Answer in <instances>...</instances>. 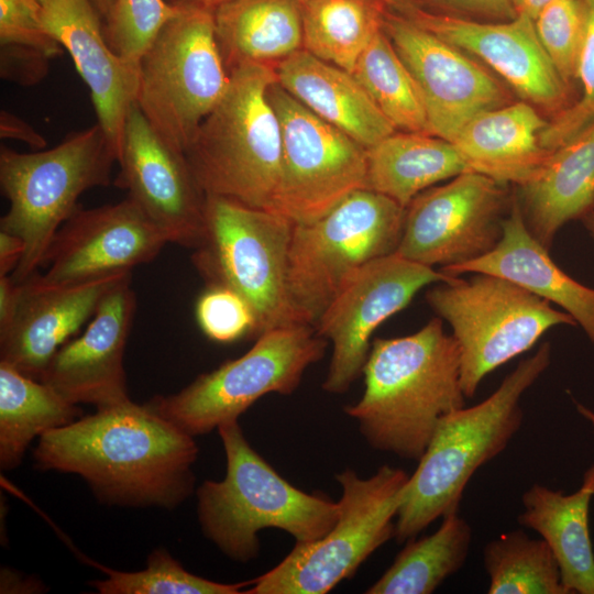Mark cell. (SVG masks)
Instances as JSON below:
<instances>
[{"mask_svg":"<svg viewBox=\"0 0 594 594\" xmlns=\"http://www.w3.org/2000/svg\"><path fill=\"white\" fill-rule=\"evenodd\" d=\"M227 470L197 490V515L207 539L228 558L246 563L260 552L258 531L282 529L296 542L322 538L336 524L339 501L307 493L283 479L248 442L238 420L218 427Z\"/></svg>","mask_w":594,"mask_h":594,"instance_id":"cell-4","label":"cell"},{"mask_svg":"<svg viewBox=\"0 0 594 594\" xmlns=\"http://www.w3.org/2000/svg\"><path fill=\"white\" fill-rule=\"evenodd\" d=\"M25 252L21 238L0 231V276L11 275L18 267Z\"/></svg>","mask_w":594,"mask_h":594,"instance_id":"cell-44","label":"cell"},{"mask_svg":"<svg viewBox=\"0 0 594 594\" xmlns=\"http://www.w3.org/2000/svg\"><path fill=\"white\" fill-rule=\"evenodd\" d=\"M581 220L591 240L594 243V209L587 212Z\"/></svg>","mask_w":594,"mask_h":594,"instance_id":"cell-49","label":"cell"},{"mask_svg":"<svg viewBox=\"0 0 594 594\" xmlns=\"http://www.w3.org/2000/svg\"><path fill=\"white\" fill-rule=\"evenodd\" d=\"M167 243L128 196L112 205L78 207L52 239L41 276L52 284H75L131 272L153 261Z\"/></svg>","mask_w":594,"mask_h":594,"instance_id":"cell-18","label":"cell"},{"mask_svg":"<svg viewBox=\"0 0 594 594\" xmlns=\"http://www.w3.org/2000/svg\"><path fill=\"white\" fill-rule=\"evenodd\" d=\"M0 45L33 47L52 58L64 50L45 29L38 0H0Z\"/></svg>","mask_w":594,"mask_h":594,"instance_id":"cell-40","label":"cell"},{"mask_svg":"<svg viewBox=\"0 0 594 594\" xmlns=\"http://www.w3.org/2000/svg\"><path fill=\"white\" fill-rule=\"evenodd\" d=\"M472 527L459 510L442 517L431 535L409 539L367 594H431L464 564Z\"/></svg>","mask_w":594,"mask_h":594,"instance_id":"cell-31","label":"cell"},{"mask_svg":"<svg viewBox=\"0 0 594 594\" xmlns=\"http://www.w3.org/2000/svg\"><path fill=\"white\" fill-rule=\"evenodd\" d=\"M116 162L118 154L98 123L41 152L1 146L0 186L9 209L0 219V231L25 244L10 275L15 283L38 272L55 233L79 207L80 195L110 185Z\"/></svg>","mask_w":594,"mask_h":594,"instance_id":"cell-6","label":"cell"},{"mask_svg":"<svg viewBox=\"0 0 594 594\" xmlns=\"http://www.w3.org/2000/svg\"><path fill=\"white\" fill-rule=\"evenodd\" d=\"M551 362L543 342L521 360L486 399L441 419L418 461L395 519V539L416 538L438 518L459 510L474 473L502 453L522 425L520 400Z\"/></svg>","mask_w":594,"mask_h":594,"instance_id":"cell-3","label":"cell"},{"mask_svg":"<svg viewBox=\"0 0 594 594\" xmlns=\"http://www.w3.org/2000/svg\"><path fill=\"white\" fill-rule=\"evenodd\" d=\"M185 150L206 195L270 210L280 176L282 130L268 89L275 67L244 63Z\"/></svg>","mask_w":594,"mask_h":594,"instance_id":"cell-5","label":"cell"},{"mask_svg":"<svg viewBox=\"0 0 594 594\" xmlns=\"http://www.w3.org/2000/svg\"><path fill=\"white\" fill-rule=\"evenodd\" d=\"M196 319L201 331L220 343L255 333V317L250 305L238 293L221 286H207L197 300Z\"/></svg>","mask_w":594,"mask_h":594,"instance_id":"cell-39","label":"cell"},{"mask_svg":"<svg viewBox=\"0 0 594 594\" xmlns=\"http://www.w3.org/2000/svg\"><path fill=\"white\" fill-rule=\"evenodd\" d=\"M409 474L382 465L369 479L346 469L336 475L342 487L339 516L320 539L296 542L272 570L253 579L243 594H326L381 546L395 537V521Z\"/></svg>","mask_w":594,"mask_h":594,"instance_id":"cell-9","label":"cell"},{"mask_svg":"<svg viewBox=\"0 0 594 594\" xmlns=\"http://www.w3.org/2000/svg\"><path fill=\"white\" fill-rule=\"evenodd\" d=\"M352 74L396 130L430 134L418 85L384 30L361 54Z\"/></svg>","mask_w":594,"mask_h":594,"instance_id":"cell-33","label":"cell"},{"mask_svg":"<svg viewBox=\"0 0 594 594\" xmlns=\"http://www.w3.org/2000/svg\"><path fill=\"white\" fill-rule=\"evenodd\" d=\"M278 84L366 150L397 130L353 74L301 48L275 67Z\"/></svg>","mask_w":594,"mask_h":594,"instance_id":"cell-24","label":"cell"},{"mask_svg":"<svg viewBox=\"0 0 594 594\" xmlns=\"http://www.w3.org/2000/svg\"><path fill=\"white\" fill-rule=\"evenodd\" d=\"M451 276L486 273L504 277L560 307L594 345V288L569 276L528 230L516 195L496 246L480 258L440 268Z\"/></svg>","mask_w":594,"mask_h":594,"instance_id":"cell-23","label":"cell"},{"mask_svg":"<svg viewBox=\"0 0 594 594\" xmlns=\"http://www.w3.org/2000/svg\"><path fill=\"white\" fill-rule=\"evenodd\" d=\"M0 136L22 141L34 148L46 145V140L33 127L7 110L0 112Z\"/></svg>","mask_w":594,"mask_h":594,"instance_id":"cell-43","label":"cell"},{"mask_svg":"<svg viewBox=\"0 0 594 594\" xmlns=\"http://www.w3.org/2000/svg\"><path fill=\"white\" fill-rule=\"evenodd\" d=\"M215 23L228 72L244 63L276 67L302 48L300 0H229Z\"/></svg>","mask_w":594,"mask_h":594,"instance_id":"cell-28","label":"cell"},{"mask_svg":"<svg viewBox=\"0 0 594 594\" xmlns=\"http://www.w3.org/2000/svg\"><path fill=\"white\" fill-rule=\"evenodd\" d=\"M454 277L397 253L375 258L354 272L314 327L318 336L332 343L322 388L331 394L346 392L363 373L371 336L377 327L407 307L421 288Z\"/></svg>","mask_w":594,"mask_h":594,"instance_id":"cell-15","label":"cell"},{"mask_svg":"<svg viewBox=\"0 0 594 594\" xmlns=\"http://www.w3.org/2000/svg\"><path fill=\"white\" fill-rule=\"evenodd\" d=\"M18 297V284L10 275L0 276V329L4 328L14 311Z\"/></svg>","mask_w":594,"mask_h":594,"instance_id":"cell-45","label":"cell"},{"mask_svg":"<svg viewBox=\"0 0 594 594\" xmlns=\"http://www.w3.org/2000/svg\"><path fill=\"white\" fill-rule=\"evenodd\" d=\"M364 392L344 407L374 450L419 461L443 417L464 406L460 350L435 317L405 337L375 338Z\"/></svg>","mask_w":594,"mask_h":594,"instance_id":"cell-2","label":"cell"},{"mask_svg":"<svg viewBox=\"0 0 594 594\" xmlns=\"http://www.w3.org/2000/svg\"><path fill=\"white\" fill-rule=\"evenodd\" d=\"M33 455L41 470L81 476L101 503L174 509L194 491L198 447L148 403L129 399L47 431Z\"/></svg>","mask_w":594,"mask_h":594,"instance_id":"cell-1","label":"cell"},{"mask_svg":"<svg viewBox=\"0 0 594 594\" xmlns=\"http://www.w3.org/2000/svg\"><path fill=\"white\" fill-rule=\"evenodd\" d=\"M41 3L44 1V0H38Z\"/></svg>","mask_w":594,"mask_h":594,"instance_id":"cell-52","label":"cell"},{"mask_svg":"<svg viewBox=\"0 0 594 594\" xmlns=\"http://www.w3.org/2000/svg\"><path fill=\"white\" fill-rule=\"evenodd\" d=\"M471 170L453 143L414 132H394L366 150V189L403 208L432 185Z\"/></svg>","mask_w":594,"mask_h":594,"instance_id":"cell-29","label":"cell"},{"mask_svg":"<svg viewBox=\"0 0 594 594\" xmlns=\"http://www.w3.org/2000/svg\"><path fill=\"white\" fill-rule=\"evenodd\" d=\"M41 4L45 29L70 55L89 88L97 123L119 157L125 121L136 102L140 63L110 47L90 0H44Z\"/></svg>","mask_w":594,"mask_h":594,"instance_id":"cell-22","label":"cell"},{"mask_svg":"<svg viewBox=\"0 0 594 594\" xmlns=\"http://www.w3.org/2000/svg\"><path fill=\"white\" fill-rule=\"evenodd\" d=\"M512 199L505 184L463 172L409 202L395 253L440 268L480 258L499 242Z\"/></svg>","mask_w":594,"mask_h":594,"instance_id":"cell-14","label":"cell"},{"mask_svg":"<svg viewBox=\"0 0 594 594\" xmlns=\"http://www.w3.org/2000/svg\"><path fill=\"white\" fill-rule=\"evenodd\" d=\"M541 45L562 80L576 79L586 32L584 0H552L534 19Z\"/></svg>","mask_w":594,"mask_h":594,"instance_id":"cell-37","label":"cell"},{"mask_svg":"<svg viewBox=\"0 0 594 594\" xmlns=\"http://www.w3.org/2000/svg\"><path fill=\"white\" fill-rule=\"evenodd\" d=\"M294 222L240 201L207 195L201 239L191 263L207 286L238 293L265 331L304 323L287 287V257Z\"/></svg>","mask_w":594,"mask_h":594,"instance_id":"cell-7","label":"cell"},{"mask_svg":"<svg viewBox=\"0 0 594 594\" xmlns=\"http://www.w3.org/2000/svg\"><path fill=\"white\" fill-rule=\"evenodd\" d=\"M81 408L50 385L0 361V466H19L31 441L67 426Z\"/></svg>","mask_w":594,"mask_h":594,"instance_id":"cell-30","label":"cell"},{"mask_svg":"<svg viewBox=\"0 0 594 594\" xmlns=\"http://www.w3.org/2000/svg\"><path fill=\"white\" fill-rule=\"evenodd\" d=\"M552 0H510L517 14L535 19L539 11Z\"/></svg>","mask_w":594,"mask_h":594,"instance_id":"cell-46","label":"cell"},{"mask_svg":"<svg viewBox=\"0 0 594 594\" xmlns=\"http://www.w3.org/2000/svg\"><path fill=\"white\" fill-rule=\"evenodd\" d=\"M419 9L477 21H508L517 13L510 0H416Z\"/></svg>","mask_w":594,"mask_h":594,"instance_id":"cell-42","label":"cell"},{"mask_svg":"<svg viewBox=\"0 0 594 594\" xmlns=\"http://www.w3.org/2000/svg\"><path fill=\"white\" fill-rule=\"evenodd\" d=\"M328 341L312 326L263 332L242 356L199 375L178 393L147 402L161 416L195 437L238 418L261 397L293 394L305 371L320 361Z\"/></svg>","mask_w":594,"mask_h":594,"instance_id":"cell-12","label":"cell"},{"mask_svg":"<svg viewBox=\"0 0 594 594\" xmlns=\"http://www.w3.org/2000/svg\"><path fill=\"white\" fill-rule=\"evenodd\" d=\"M547 124L535 106L521 100L476 114L451 143L471 170L521 186L550 154L540 144Z\"/></svg>","mask_w":594,"mask_h":594,"instance_id":"cell-25","label":"cell"},{"mask_svg":"<svg viewBox=\"0 0 594 594\" xmlns=\"http://www.w3.org/2000/svg\"><path fill=\"white\" fill-rule=\"evenodd\" d=\"M594 497V464L571 494L534 484L521 496L517 521L532 529L551 549L568 594H594V551L590 504Z\"/></svg>","mask_w":594,"mask_h":594,"instance_id":"cell-27","label":"cell"},{"mask_svg":"<svg viewBox=\"0 0 594 594\" xmlns=\"http://www.w3.org/2000/svg\"><path fill=\"white\" fill-rule=\"evenodd\" d=\"M131 277L103 297L85 331L55 353L38 380L73 404L102 408L130 399L123 354L136 309Z\"/></svg>","mask_w":594,"mask_h":594,"instance_id":"cell-21","label":"cell"},{"mask_svg":"<svg viewBox=\"0 0 594 594\" xmlns=\"http://www.w3.org/2000/svg\"><path fill=\"white\" fill-rule=\"evenodd\" d=\"M405 208L360 189L321 218L294 223L287 257V287L300 320L315 327L345 280L364 264L395 253Z\"/></svg>","mask_w":594,"mask_h":594,"instance_id":"cell-8","label":"cell"},{"mask_svg":"<svg viewBox=\"0 0 594 594\" xmlns=\"http://www.w3.org/2000/svg\"><path fill=\"white\" fill-rule=\"evenodd\" d=\"M473 274L438 283L426 293L430 308L452 329L466 398L475 395L486 375L531 349L550 329L576 326L565 311L514 282Z\"/></svg>","mask_w":594,"mask_h":594,"instance_id":"cell-11","label":"cell"},{"mask_svg":"<svg viewBox=\"0 0 594 594\" xmlns=\"http://www.w3.org/2000/svg\"><path fill=\"white\" fill-rule=\"evenodd\" d=\"M229 84L215 11L180 4L140 59L136 105L162 139L185 152Z\"/></svg>","mask_w":594,"mask_h":594,"instance_id":"cell-10","label":"cell"},{"mask_svg":"<svg viewBox=\"0 0 594 594\" xmlns=\"http://www.w3.org/2000/svg\"><path fill=\"white\" fill-rule=\"evenodd\" d=\"M173 4H193L215 11L229 0H167Z\"/></svg>","mask_w":594,"mask_h":594,"instance_id":"cell-48","label":"cell"},{"mask_svg":"<svg viewBox=\"0 0 594 594\" xmlns=\"http://www.w3.org/2000/svg\"><path fill=\"white\" fill-rule=\"evenodd\" d=\"M383 30L418 85L430 134L452 142L470 119L512 102L477 61L407 16L388 8Z\"/></svg>","mask_w":594,"mask_h":594,"instance_id":"cell-16","label":"cell"},{"mask_svg":"<svg viewBox=\"0 0 594 594\" xmlns=\"http://www.w3.org/2000/svg\"><path fill=\"white\" fill-rule=\"evenodd\" d=\"M516 196L530 233L550 250L568 222L594 209V122L550 152Z\"/></svg>","mask_w":594,"mask_h":594,"instance_id":"cell-26","label":"cell"},{"mask_svg":"<svg viewBox=\"0 0 594 594\" xmlns=\"http://www.w3.org/2000/svg\"><path fill=\"white\" fill-rule=\"evenodd\" d=\"M282 130V166L270 210L294 223L327 215L366 188V148L326 122L278 81L267 92Z\"/></svg>","mask_w":594,"mask_h":594,"instance_id":"cell-13","label":"cell"},{"mask_svg":"<svg viewBox=\"0 0 594 594\" xmlns=\"http://www.w3.org/2000/svg\"><path fill=\"white\" fill-rule=\"evenodd\" d=\"M438 37L481 59L532 106L563 110L566 84L537 35L534 20L477 21L417 9L407 16Z\"/></svg>","mask_w":594,"mask_h":594,"instance_id":"cell-19","label":"cell"},{"mask_svg":"<svg viewBox=\"0 0 594 594\" xmlns=\"http://www.w3.org/2000/svg\"><path fill=\"white\" fill-rule=\"evenodd\" d=\"M385 2L392 10L408 16L410 15L416 9V0H382Z\"/></svg>","mask_w":594,"mask_h":594,"instance_id":"cell-47","label":"cell"},{"mask_svg":"<svg viewBox=\"0 0 594 594\" xmlns=\"http://www.w3.org/2000/svg\"><path fill=\"white\" fill-rule=\"evenodd\" d=\"M483 565L488 575V594H568L547 542L529 537L522 529L488 541Z\"/></svg>","mask_w":594,"mask_h":594,"instance_id":"cell-34","label":"cell"},{"mask_svg":"<svg viewBox=\"0 0 594 594\" xmlns=\"http://www.w3.org/2000/svg\"><path fill=\"white\" fill-rule=\"evenodd\" d=\"M100 16L103 19L107 16L111 7L112 0H90Z\"/></svg>","mask_w":594,"mask_h":594,"instance_id":"cell-50","label":"cell"},{"mask_svg":"<svg viewBox=\"0 0 594 594\" xmlns=\"http://www.w3.org/2000/svg\"><path fill=\"white\" fill-rule=\"evenodd\" d=\"M578 413L594 426V411L581 403H575Z\"/></svg>","mask_w":594,"mask_h":594,"instance_id":"cell-51","label":"cell"},{"mask_svg":"<svg viewBox=\"0 0 594 594\" xmlns=\"http://www.w3.org/2000/svg\"><path fill=\"white\" fill-rule=\"evenodd\" d=\"M146 564L144 570L125 572L95 563L107 578L90 584L101 594H239L252 584V580L220 583L195 575L164 548L155 549Z\"/></svg>","mask_w":594,"mask_h":594,"instance_id":"cell-35","label":"cell"},{"mask_svg":"<svg viewBox=\"0 0 594 594\" xmlns=\"http://www.w3.org/2000/svg\"><path fill=\"white\" fill-rule=\"evenodd\" d=\"M113 184L128 191L168 243L195 249L205 226L207 195L185 153L152 128L136 102L128 114Z\"/></svg>","mask_w":594,"mask_h":594,"instance_id":"cell-17","label":"cell"},{"mask_svg":"<svg viewBox=\"0 0 594 594\" xmlns=\"http://www.w3.org/2000/svg\"><path fill=\"white\" fill-rule=\"evenodd\" d=\"M131 272L75 284L45 282L38 272L18 284L9 323L0 329V361L40 380L55 353L92 318L103 297Z\"/></svg>","mask_w":594,"mask_h":594,"instance_id":"cell-20","label":"cell"},{"mask_svg":"<svg viewBox=\"0 0 594 594\" xmlns=\"http://www.w3.org/2000/svg\"><path fill=\"white\" fill-rule=\"evenodd\" d=\"M584 1L586 32L576 70L582 92L576 102L556 113L541 131L540 144L550 152L594 122V0Z\"/></svg>","mask_w":594,"mask_h":594,"instance_id":"cell-38","label":"cell"},{"mask_svg":"<svg viewBox=\"0 0 594 594\" xmlns=\"http://www.w3.org/2000/svg\"><path fill=\"white\" fill-rule=\"evenodd\" d=\"M52 57L46 53L21 45H0V75L23 86L41 81L48 73Z\"/></svg>","mask_w":594,"mask_h":594,"instance_id":"cell-41","label":"cell"},{"mask_svg":"<svg viewBox=\"0 0 594 594\" xmlns=\"http://www.w3.org/2000/svg\"><path fill=\"white\" fill-rule=\"evenodd\" d=\"M300 7L302 48L351 74L389 8L382 0H300Z\"/></svg>","mask_w":594,"mask_h":594,"instance_id":"cell-32","label":"cell"},{"mask_svg":"<svg viewBox=\"0 0 594 594\" xmlns=\"http://www.w3.org/2000/svg\"><path fill=\"white\" fill-rule=\"evenodd\" d=\"M180 10L167 0H112L103 32L121 57L140 63L163 26Z\"/></svg>","mask_w":594,"mask_h":594,"instance_id":"cell-36","label":"cell"}]
</instances>
